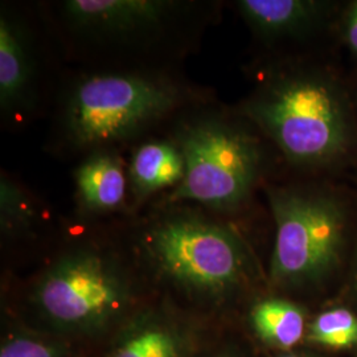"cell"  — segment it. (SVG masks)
Returning a JSON list of instances; mask_svg holds the SVG:
<instances>
[{
    "label": "cell",
    "instance_id": "obj_1",
    "mask_svg": "<svg viewBox=\"0 0 357 357\" xmlns=\"http://www.w3.org/2000/svg\"><path fill=\"white\" fill-rule=\"evenodd\" d=\"M245 113L302 166L337 159L352 138L343 94L319 75L298 73L268 82L246 103Z\"/></svg>",
    "mask_w": 357,
    "mask_h": 357
},
{
    "label": "cell",
    "instance_id": "obj_2",
    "mask_svg": "<svg viewBox=\"0 0 357 357\" xmlns=\"http://www.w3.org/2000/svg\"><path fill=\"white\" fill-rule=\"evenodd\" d=\"M143 248L165 280L196 298H227L249 277V255L238 236L196 213L158 220L144 233Z\"/></svg>",
    "mask_w": 357,
    "mask_h": 357
},
{
    "label": "cell",
    "instance_id": "obj_3",
    "mask_svg": "<svg viewBox=\"0 0 357 357\" xmlns=\"http://www.w3.org/2000/svg\"><path fill=\"white\" fill-rule=\"evenodd\" d=\"M180 102L172 82L146 75L102 73L81 79L72 90L64 122L77 147L125 141L166 116Z\"/></svg>",
    "mask_w": 357,
    "mask_h": 357
},
{
    "label": "cell",
    "instance_id": "obj_4",
    "mask_svg": "<svg viewBox=\"0 0 357 357\" xmlns=\"http://www.w3.org/2000/svg\"><path fill=\"white\" fill-rule=\"evenodd\" d=\"M32 299L53 330L70 336L94 335L122 317L130 302V284L109 257L76 250L47 268Z\"/></svg>",
    "mask_w": 357,
    "mask_h": 357
},
{
    "label": "cell",
    "instance_id": "obj_5",
    "mask_svg": "<svg viewBox=\"0 0 357 357\" xmlns=\"http://www.w3.org/2000/svg\"><path fill=\"white\" fill-rule=\"evenodd\" d=\"M275 221L271 278L301 286L326 277L343 250V205L324 193L277 190L268 195Z\"/></svg>",
    "mask_w": 357,
    "mask_h": 357
},
{
    "label": "cell",
    "instance_id": "obj_6",
    "mask_svg": "<svg viewBox=\"0 0 357 357\" xmlns=\"http://www.w3.org/2000/svg\"><path fill=\"white\" fill-rule=\"evenodd\" d=\"M185 174L168 202H197L230 209L248 197L258 178L261 153L252 135L221 121L184 128L178 143Z\"/></svg>",
    "mask_w": 357,
    "mask_h": 357
},
{
    "label": "cell",
    "instance_id": "obj_7",
    "mask_svg": "<svg viewBox=\"0 0 357 357\" xmlns=\"http://www.w3.org/2000/svg\"><path fill=\"white\" fill-rule=\"evenodd\" d=\"M176 4L162 0H69L65 19L90 38H122L163 26Z\"/></svg>",
    "mask_w": 357,
    "mask_h": 357
},
{
    "label": "cell",
    "instance_id": "obj_8",
    "mask_svg": "<svg viewBox=\"0 0 357 357\" xmlns=\"http://www.w3.org/2000/svg\"><path fill=\"white\" fill-rule=\"evenodd\" d=\"M193 345L185 324L149 310L128 321L106 357H193Z\"/></svg>",
    "mask_w": 357,
    "mask_h": 357
},
{
    "label": "cell",
    "instance_id": "obj_9",
    "mask_svg": "<svg viewBox=\"0 0 357 357\" xmlns=\"http://www.w3.org/2000/svg\"><path fill=\"white\" fill-rule=\"evenodd\" d=\"M33 78V61L24 31L7 15L0 19V105L11 112L24 105Z\"/></svg>",
    "mask_w": 357,
    "mask_h": 357
},
{
    "label": "cell",
    "instance_id": "obj_10",
    "mask_svg": "<svg viewBox=\"0 0 357 357\" xmlns=\"http://www.w3.org/2000/svg\"><path fill=\"white\" fill-rule=\"evenodd\" d=\"M77 196L89 212L118 209L126 197V175L121 159L112 153H96L77 168Z\"/></svg>",
    "mask_w": 357,
    "mask_h": 357
},
{
    "label": "cell",
    "instance_id": "obj_11",
    "mask_svg": "<svg viewBox=\"0 0 357 357\" xmlns=\"http://www.w3.org/2000/svg\"><path fill=\"white\" fill-rule=\"evenodd\" d=\"M185 163L178 144L147 142L135 151L130 165V180L138 197L150 196L181 183Z\"/></svg>",
    "mask_w": 357,
    "mask_h": 357
},
{
    "label": "cell",
    "instance_id": "obj_12",
    "mask_svg": "<svg viewBox=\"0 0 357 357\" xmlns=\"http://www.w3.org/2000/svg\"><path fill=\"white\" fill-rule=\"evenodd\" d=\"M237 6L250 26L270 38L305 31L321 8L319 3L308 0H243Z\"/></svg>",
    "mask_w": 357,
    "mask_h": 357
},
{
    "label": "cell",
    "instance_id": "obj_13",
    "mask_svg": "<svg viewBox=\"0 0 357 357\" xmlns=\"http://www.w3.org/2000/svg\"><path fill=\"white\" fill-rule=\"evenodd\" d=\"M250 319L258 337L275 348H291L303 339L306 332L302 308L284 299L261 301L253 308Z\"/></svg>",
    "mask_w": 357,
    "mask_h": 357
},
{
    "label": "cell",
    "instance_id": "obj_14",
    "mask_svg": "<svg viewBox=\"0 0 357 357\" xmlns=\"http://www.w3.org/2000/svg\"><path fill=\"white\" fill-rule=\"evenodd\" d=\"M307 339L321 347L343 349L357 345V317L347 308L321 312L307 331Z\"/></svg>",
    "mask_w": 357,
    "mask_h": 357
},
{
    "label": "cell",
    "instance_id": "obj_15",
    "mask_svg": "<svg viewBox=\"0 0 357 357\" xmlns=\"http://www.w3.org/2000/svg\"><path fill=\"white\" fill-rule=\"evenodd\" d=\"M0 357H72L65 344L31 330H15L4 337Z\"/></svg>",
    "mask_w": 357,
    "mask_h": 357
},
{
    "label": "cell",
    "instance_id": "obj_16",
    "mask_svg": "<svg viewBox=\"0 0 357 357\" xmlns=\"http://www.w3.org/2000/svg\"><path fill=\"white\" fill-rule=\"evenodd\" d=\"M1 224L6 228L28 225L33 218V211L26 196L10 180H1L0 185Z\"/></svg>",
    "mask_w": 357,
    "mask_h": 357
},
{
    "label": "cell",
    "instance_id": "obj_17",
    "mask_svg": "<svg viewBox=\"0 0 357 357\" xmlns=\"http://www.w3.org/2000/svg\"><path fill=\"white\" fill-rule=\"evenodd\" d=\"M345 31H347V40L351 48L357 53V3L354 4V7L348 13Z\"/></svg>",
    "mask_w": 357,
    "mask_h": 357
},
{
    "label": "cell",
    "instance_id": "obj_18",
    "mask_svg": "<svg viewBox=\"0 0 357 357\" xmlns=\"http://www.w3.org/2000/svg\"><path fill=\"white\" fill-rule=\"evenodd\" d=\"M193 357H229L227 355H202V356H193Z\"/></svg>",
    "mask_w": 357,
    "mask_h": 357
},
{
    "label": "cell",
    "instance_id": "obj_19",
    "mask_svg": "<svg viewBox=\"0 0 357 357\" xmlns=\"http://www.w3.org/2000/svg\"><path fill=\"white\" fill-rule=\"evenodd\" d=\"M281 357H308L306 355H298V354H290V355H286V356Z\"/></svg>",
    "mask_w": 357,
    "mask_h": 357
}]
</instances>
